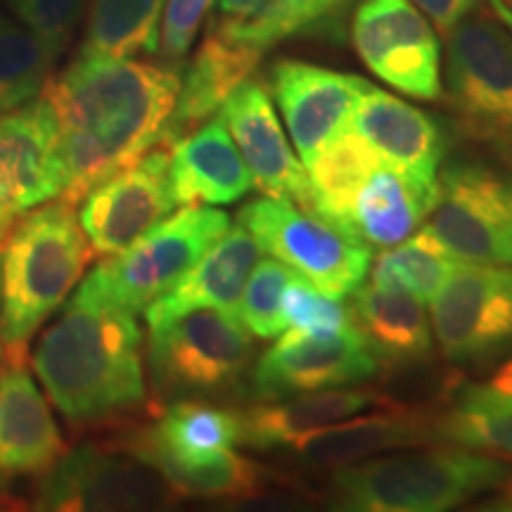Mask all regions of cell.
I'll list each match as a JSON object with an SVG mask.
<instances>
[{"mask_svg":"<svg viewBox=\"0 0 512 512\" xmlns=\"http://www.w3.org/2000/svg\"><path fill=\"white\" fill-rule=\"evenodd\" d=\"M3 3L24 27L41 38L50 55L60 60V55L74 41L91 0H3Z\"/></svg>","mask_w":512,"mask_h":512,"instance_id":"37","label":"cell"},{"mask_svg":"<svg viewBox=\"0 0 512 512\" xmlns=\"http://www.w3.org/2000/svg\"><path fill=\"white\" fill-rule=\"evenodd\" d=\"M31 368L72 427L110 425L147 403L143 332L133 313L69 299L36 342Z\"/></svg>","mask_w":512,"mask_h":512,"instance_id":"2","label":"cell"},{"mask_svg":"<svg viewBox=\"0 0 512 512\" xmlns=\"http://www.w3.org/2000/svg\"><path fill=\"white\" fill-rule=\"evenodd\" d=\"M370 83L302 60H278L271 69V93L290 131L302 164L347 128L358 98Z\"/></svg>","mask_w":512,"mask_h":512,"instance_id":"16","label":"cell"},{"mask_svg":"<svg viewBox=\"0 0 512 512\" xmlns=\"http://www.w3.org/2000/svg\"><path fill=\"white\" fill-rule=\"evenodd\" d=\"M157 470L176 498H202V501H230L252 498L264 491V472L252 460L226 451L176 456L150 446H119Z\"/></svg>","mask_w":512,"mask_h":512,"instance_id":"26","label":"cell"},{"mask_svg":"<svg viewBox=\"0 0 512 512\" xmlns=\"http://www.w3.org/2000/svg\"><path fill=\"white\" fill-rule=\"evenodd\" d=\"M446 444L441 430V411L430 408H384L382 413L354 415L311 434L290 446L311 465L342 467L387 451Z\"/></svg>","mask_w":512,"mask_h":512,"instance_id":"19","label":"cell"},{"mask_svg":"<svg viewBox=\"0 0 512 512\" xmlns=\"http://www.w3.org/2000/svg\"><path fill=\"white\" fill-rule=\"evenodd\" d=\"M211 27L261 53L283 38L309 29L304 0H219Z\"/></svg>","mask_w":512,"mask_h":512,"instance_id":"34","label":"cell"},{"mask_svg":"<svg viewBox=\"0 0 512 512\" xmlns=\"http://www.w3.org/2000/svg\"><path fill=\"white\" fill-rule=\"evenodd\" d=\"M351 316L368 347L389 366L420 363L432 354V323L425 304L399 283H375L351 292Z\"/></svg>","mask_w":512,"mask_h":512,"instance_id":"24","label":"cell"},{"mask_svg":"<svg viewBox=\"0 0 512 512\" xmlns=\"http://www.w3.org/2000/svg\"><path fill=\"white\" fill-rule=\"evenodd\" d=\"M285 325L290 330L311 332V335H344L358 330L351 316V306L339 297L325 294L302 275H294L283 299Z\"/></svg>","mask_w":512,"mask_h":512,"instance_id":"36","label":"cell"},{"mask_svg":"<svg viewBox=\"0 0 512 512\" xmlns=\"http://www.w3.org/2000/svg\"><path fill=\"white\" fill-rule=\"evenodd\" d=\"M294 275L297 273L278 259H264L254 264L238 306L240 323L254 337L273 339L285 332L283 299Z\"/></svg>","mask_w":512,"mask_h":512,"instance_id":"35","label":"cell"},{"mask_svg":"<svg viewBox=\"0 0 512 512\" xmlns=\"http://www.w3.org/2000/svg\"><path fill=\"white\" fill-rule=\"evenodd\" d=\"M441 430L446 444L491 453L512 460V401L484 389V384H465L441 411Z\"/></svg>","mask_w":512,"mask_h":512,"instance_id":"31","label":"cell"},{"mask_svg":"<svg viewBox=\"0 0 512 512\" xmlns=\"http://www.w3.org/2000/svg\"><path fill=\"white\" fill-rule=\"evenodd\" d=\"M74 204L46 202L24 214L3 238L0 347L5 363H27L31 337L67 302L93 261Z\"/></svg>","mask_w":512,"mask_h":512,"instance_id":"3","label":"cell"},{"mask_svg":"<svg viewBox=\"0 0 512 512\" xmlns=\"http://www.w3.org/2000/svg\"><path fill=\"white\" fill-rule=\"evenodd\" d=\"M389 406L387 396L373 389H320L283 396L242 413V444L249 448L290 446L311 434L373 408Z\"/></svg>","mask_w":512,"mask_h":512,"instance_id":"25","label":"cell"},{"mask_svg":"<svg viewBox=\"0 0 512 512\" xmlns=\"http://www.w3.org/2000/svg\"><path fill=\"white\" fill-rule=\"evenodd\" d=\"M413 3L425 12L434 29L446 36L458 22H463L470 12L477 10L479 0H413Z\"/></svg>","mask_w":512,"mask_h":512,"instance_id":"39","label":"cell"},{"mask_svg":"<svg viewBox=\"0 0 512 512\" xmlns=\"http://www.w3.org/2000/svg\"><path fill=\"white\" fill-rule=\"evenodd\" d=\"M351 43L377 79L415 100L437 102L441 46L425 17L408 0H366L351 17Z\"/></svg>","mask_w":512,"mask_h":512,"instance_id":"11","label":"cell"},{"mask_svg":"<svg viewBox=\"0 0 512 512\" xmlns=\"http://www.w3.org/2000/svg\"><path fill=\"white\" fill-rule=\"evenodd\" d=\"M5 370V356H3V349H0V375H3Z\"/></svg>","mask_w":512,"mask_h":512,"instance_id":"45","label":"cell"},{"mask_svg":"<svg viewBox=\"0 0 512 512\" xmlns=\"http://www.w3.org/2000/svg\"><path fill=\"white\" fill-rule=\"evenodd\" d=\"M508 195H510V221H512V185H508ZM508 264H512V226H510V256Z\"/></svg>","mask_w":512,"mask_h":512,"instance_id":"44","label":"cell"},{"mask_svg":"<svg viewBox=\"0 0 512 512\" xmlns=\"http://www.w3.org/2000/svg\"><path fill=\"white\" fill-rule=\"evenodd\" d=\"M430 207L422 202L403 174L382 162L361 185L351 204L349 226L368 247H394L413 235L427 219Z\"/></svg>","mask_w":512,"mask_h":512,"instance_id":"28","label":"cell"},{"mask_svg":"<svg viewBox=\"0 0 512 512\" xmlns=\"http://www.w3.org/2000/svg\"><path fill=\"white\" fill-rule=\"evenodd\" d=\"M0 254H3V240H0ZM0 280H3V278H0ZM0 349H3V347H0Z\"/></svg>","mask_w":512,"mask_h":512,"instance_id":"46","label":"cell"},{"mask_svg":"<svg viewBox=\"0 0 512 512\" xmlns=\"http://www.w3.org/2000/svg\"><path fill=\"white\" fill-rule=\"evenodd\" d=\"M249 330L235 313L197 309L150 328L147 370L162 401L207 399L240 382L252 361Z\"/></svg>","mask_w":512,"mask_h":512,"instance_id":"7","label":"cell"},{"mask_svg":"<svg viewBox=\"0 0 512 512\" xmlns=\"http://www.w3.org/2000/svg\"><path fill=\"white\" fill-rule=\"evenodd\" d=\"M498 491H501V496L496 498L494 508H498V510H512V477Z\"/></svg>","mask_w":512,"mask_h":512,"instance_id":"43","label":"cell"},{"mask_svg":"<svg viewBox=\"0 0 512 512\" xmlns=\"http://www.w3.org/2000/svg\"><path fill=\"white\" fill-rule=\"evenodd\" d=\"M458 266L460 259L448 252L430 230L422 228L399 245L384 249L368 271V278L375 283H399L422 304H432Z\"/></svg>","mask_w":512,"mask_h":512,"instance_id":"33","label":"cell"},{"mask_svg":"<svg viewBox=\"0 0 512 512\" xmlns=\"http://www.w3.org/2000/svg\"><path fill=\"white\" fill-rule=\"evenodd\" d=\"M169 176L176 204L183 207L233 204L254 188L252 174L221 114L169 145Z\"/></svg>","mask_w":512,"mask_h":512,"instance_id":"22","label":"cell"},{"mask_svg":"<svg viewBox=\"0 0 512 512\" xmlns=\"http://www.w3.org/2000/svg\"><path fill=\"white\" fill-rule=\"evenodd\" d=\"M55 62L34 31L0 8V114L34 102L53 76Z\"/></svg>","mask_w":512,"mask_h":512,"instance_id":"32","label":"cell"},{"mask_svg":"<svg viewBox=\"0 0 512 512\" xmlns=\"http://www.w3.org/2000/svg\"><path fill=\"white\" fill-rule=\"evenodd\" d=\"M427 230L460 261L508 264V185L484 166L460 164L439 176V195Z\"/></svg>","mask_w":512,"mask_h":512,"instance_id":"13","label":"cell"},{"mask_svg":"<svg viewBox=\"0 0 512 512\" xmlns=\"http://www.w3.org/2000/svg\"><path fill=\"white\" fill-rule=\"evenodd\" d=\"M484 389H489L491 394L501 396V399H510L512 401V356L508 361L503 363L501 368L496 370L494 375L489 377V380L482 382Z\"/></svg>","mask_w":512,"mask_h":512,"instance_id":"41","label":"cell"},{"mask_svg":"<svg viewBox=\"0 0 512 512\" xmlns=\"http://www.w3.org/2000/svg\"><path fill=\"white\" fill-rule=\"evenodd\" d=\"M432 332L451 363H486L512 349V264L460 261L432 299Z\"/></svg>","mask_w":512,"mask_h":512,"instance_id":"9","label":"cell"},{"mask_svg":"<svg viewBox=\"0 0 512 512\" xmlns=\"http://www.w3.org/2000/svg\"><path fill=\"white\" fill-rule=\"evenodd\" d=\"M380 366L361 330L328 337L290 330L254 363L252 387L259 399L273 401L366 382Z\"/></svg>","mask_w":512,"mask_h":512,"instance_id":"14","label":"cell"},{"mask_svg":"<svg viewBox=\"0 0 512 512\" xmlns=\"http://www.w3.org/2000/svg\"><path fill=\"white\" fill-rule=\"evenodd\" d=\"M444 38V93L458 126L512 159V34L477 8Z\"/></svg>","mask_w":512,"mask_h":512,"instance_id":"6","label":"cell"},{"mask_svg":"<svg viewBox=\"0 0 512 512\" xmlns=\"http://www.w3.org/2000/svg\"><path fill=\"white\" fill-rule=\"evenodd\" d=\"M214 5L216 0H166L157 29V60L183 67V60Z\"/></svg>","mask_w":512,"mask_h":512,"instance_id":"38","label":"cell"},{"mask_svg":"<svg viewBox=\"0 0 512 512\" xmlns=\"http://www.w3.org/2000/svg\"><path fill=\"white\" fill-rule=\"evenodd\" d=\"M349 3L351 0H304L309 27H325L332 19H339Z\"/></svg>","mask_w":512,"mask_h":512,"instance_id":"40","label":"cell"},{"mask_svg":"<svg viewBox=\"0 0 512 512\" xmlns=\"http://www.w3.org/2000/svg\"><path fill=\"white\" fill-rule=\"evenodd\" d=\"M512 477L508 460L446 444L373 456L337 467L328 501L351 512H444L498 491Z\"/></svg>","mask_w":512,"mask_h":512,"instance_id":"4","label":"cell"},{"mask_svg":"<svg viewBox=\"0 0 512 512\" xmlns=\"http://www.w3.org/2000/svg\"><path fill=\"white\" fill-rule=\"evenodd\" d=\"M219 114L226 121L256 188L264 195L285 197L299 207L311 209L309 174L285 138L264 81L249 76L230 93Z\"/></svg>","mask_w":512,"mask_h":512,"instance_id":"18","label":"cell"},{"mask_svg":"<svg viewBox=\"0 0 512 512\" xmlns=\"http://www.w3.org/2000/svg\"><path fill=\"white\" fill-rule=\"evenodd\" d=\"M183 67L162 60L76 53L41 98L55 124L64 169L60 200L79 204L114 171L162 143Z\"/></svg>","mask_w":512,"mask_h":512,"instance_id":"1","label":"cell"},{"mask_svg":"<svg viewBox=\"0 0 512 512\" xmlns=\"http://www.w3.org/2000/svg\"><path fill=\"white\" fill-rule=\"evenodd\" d=\"M166 0H91L79 53L155 55Z\"/></svg>","mask_w":512,"mask_h":512,"instance_id":"30","label":"cell"},{"mask_svg":"<svg viewBox=\"0 0 512 512\" xmlns=\"http://www.w3.org/2000/svg\"><path fill=\"white\" fill-rule=\"evenodd\" d=\"M384 162L354 128H342L323 150L306 164L311 188V211L351 233L349 216L361 185ZM356 238V235H354Z\"/></svg>","mask_w":512,"mask_h":512,"instance_id":"29","label":"cell"},{"mask_svg":"<svg viewBox=\"0 0 512 512\" xmlns=\"http://www.w3.org/2000/svg\"><path fill=\"white\" fill-rule=\"evenodd\" d=\"M238 223L252 233L261 252L325 294L347 299L366 283L373 256L366 242L297 202L264 195L240 209Z\"/></svg>","mask_w":512,"mask_h":512,"instance_id":"8","label":"cell"},{"mask_svg":"<svg viewBox=\"0 0 512 512\" xmlns=\"http://www.w3.org/2000/svg\"><path fill=\"white\" fill-rule=\"evenodd\" d=\"M489 3V10L491 15L496 19H501V22L508 27V31L512 34V0H486Z\"/></svg>","mask_w":512,"mask_h":512,"instance_id":"42","label":"cell"},{"mask_svg":"<svg viewBox=\"0 0 512 512\" xmlns=\"http://www.w3.org/2000/svg\"><path fill=\"white\" fill-rule=\"evenodd\" d=\"M67 453L62 432L27 363L0 375V475H43Z\"/></svg>","mask_w":512,"mask_h":512,"instance_id":"21","label":"cell"},{"mask_svg":"<svg viewBox=\"0 0 512 512\" xmlns=\"http://www.w3.org/2000/svg\"><path fill=\"white\" fill-rule=\"evenodd\" d=\"M174 494L157 470L119 446H79L43 472L36 510H155Z\"/></svg>","mask_w":512,"mask_h":512,"instance_id":"10","label":"cell"},{"mask_svg":"<svg viewBox=\"0 0 512 512\" xmlns=\"http://www.w3.org/2000/svg\"><path fill=\"white\" fill-rule=\"evenodd\" d=\"M79 223L93 252L112 256L143 238L176 207L169 147L155 145L86 192Z\"/></svg>","mask_w":512,"mask_h":512,"instance_id":"12","label":"cell"},{"mask_svg":"<svg viewBox=\"0 0 512 512\" xmlns=\"http://www.w3.org/2000/svg\"><path fill=\"white\" fill-rule=\"evenodd\" d=\"M240 444L242 413L202 399H178L152 425L131 432L119 446H150L176 456H200Z\"/></svg>","mask_w":512,"mask_h":512,"instance_id":"27","label":"cell"},{"mask_svg":"<svg viewBox=\"0 0 512 512\" xmlns=\"http://www.w3.org/2000/svg\"><path fill=\"white\" fill-rule=\"evenodd\" d=\"M261 57H264L261 50L233 41L209 24L200 48L195 50L185 69L174 112L166 121L159 145H174L176 140L214 117L230 93L252 76Z\"/></svg>","mask_w":512,"mask_h":512,"instance_id":"23","label":"cell"},{"mask_svg":"<svg viewBox=\"0 0 512 512\" xmlns=\"http://www.w3.org/2000/svg\"><path fill=\"white\" fill-rule=\"evenodd\" d=\"M347 126L368 140L384 162L403 174L432 211L439 195V164L444 157L437 121L370 83L358 98Z\"/></svg>","mask_w":512,"mask_h":512,"instance_id":"17","label":"cell"},{"mask_svg":"<svg viewBox=\"0 0 512 512\" xmlns=\"http://www.w3.org/2000/svg\"><path fill=\"white\" fill-rule=\"evenodd\" d=\"M64 195V169L46 100L0 114V240L41 204Z\"/></svg>","mask_w":512,"mask_h":512,"instance_id":"15","label":"cell"},{"mask_svg":"<svg viewBox=\"0 0 512 512\" xmlns=\"http://www.w3.org/2000/svg\"><path fill=\"white\" fill-rule=\"evenodd\" d=\"M228 228L226 211L188 204L133 245L100 261L72 299L136 316L169 292Z\"/></svg>","mask_w":512,"mask_h":512,"instance_id":"5","label":"cell"},{"mask_svg":"<svg viewBox=\"0 0 512 512\" xmlns=\"http://www.w3.org/2000/svg\"><path fill=\"white\" fill-rule=\"evenodd\" d=\"M259 254L261 249L245 226L228 228L169 292L147 306V328L197 309H221L238 316L242 290Z\"/></svg>","mask_w":512,"mask_h":512,"instance_id":"20","label":"cell"}]
</instances>
